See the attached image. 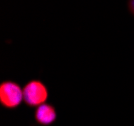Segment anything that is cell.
I'll list each match as a JSON object with an SVG mask.
<instances>
[{
    "mask_svg": "<svg viewBox=\"0 0 134 126\" xmlns=\"http://www.w3.org/2000/svg\"><path fill=\"white\" fill-rule=\"evenodd\" d=\"M24 101L23 88L18 83L7 80L0 84V103L7 109L16 108Z\"/></svg>",
    "mask_w": 134,
    "mask_h": 126,
    "instance_id": "obj_1",
    "label": "cell"
},
{
    "mask_svg": "<svg viewBox=\"0 0 134 126\" xmlns=\"http://www.w3.org/2000/svg\"><path fill=\"white\" fill-rule=\"evenodd\" d=\"M24 102L29 107H38L46 103L48 99V89L40 80H31L23 87Z\"/></svg>",
    "mask_w": 134,
    "mask_h": 126,
    "instance_id": "obj_2",
    "label": "cell"
},
{
    "mask_svg": "<svg viewBox=\"0 0 134 126\" xmlns=\"http://www.w3.org/2000/svg\"><path fill=\"white\" fill-rule=\"evenodd\" d=\"M34 118L40 125L48 126L55 122L57 118V113L54 106L48 103H43L39 105L38 107H36Z\"/></svg>",
    "mask_w": 134,
    "mask_h": 126,
    "instance_id": "obj_3",
    "label": "cell"
},
{
    "mask_svg": "<svg viewBox=\"0 0 134 126\" xmlns=\"http://www.w3.org/2000/svg\"><path fill=\"white\" fill-rule=\"evenodd\" d=\"M127 6H128V9L130 11V13L132 15H134V0H128Z\"/></svg>",
    "mask_w": 134,
    "mask_h": 126,
    "instance_id": "obj_4",
    "label": "cell"
}]
</instances>
